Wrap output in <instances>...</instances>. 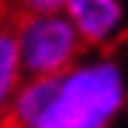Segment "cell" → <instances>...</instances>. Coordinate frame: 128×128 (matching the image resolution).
I'll list each match as a JSON object with an SVG mask.
<instances>
[{"mask_svg": "<svg viewBox=\"0 0 128 128\" xmlns=\"http://www.w3.org/2000/svg\"><path fill=\"white\" fill-rule=\"evenodd\" d=\"M122 15L119 0H70L64 9V18L76 30L79 43L92 49H107L119 40Z\"/></svg>", "mask_w": 128, "mask_h": 128, "instance_id": "3", "label": "cell"}, {"mask_svg": "<svg viewBox=\"0 0 128 128\" xmlns=\"http://www.w3.org/2000/svg\"><path fill=\"white\" fill-rule=\"evenodd\" d=\"M128 104V40L79 58L55 76L52 104L37 128H107Z\"/></svg>", "mask_w": 128, "mask_h": 128, "instance_id": "1", "label": "cell"}, {"mask_svg": "<svg viewBox=\"0 0 128 128\" xmlns=\"http://www.w3.org/2000/svg\"><path fill=\"white\" fill-rule=\"evenodd\" d=\"M70 0H22L24 15H64Z\"/></svg>", "mask_w": 128, "mask_h": 128, "instance_id": "6", "label": "cell"}, {"mask_svg": "<svg viewBox=\"0 0 128 128\" xmlns=\"http://www.w3.org/2000/svg\"><path fill=\"white\" fill-rule=\"evenodd\" d=\"M12 34L24 76L52 79L82 58V43L64 15H24Z\"/></svg>", "mask_w": 128, "mask_h": 128, "instance_id": "2", "label": "cell"}, {"mask_svg": "<svg viewBox=\"0 0 128 128\" xmlns=\"http://www.w3.org/2000/svg\"><path fill=\"white\" fill-rule=\"evenodd\" d=\"M0 128H15V125H9V122H6V125H0Z\"/></svg>", "mask_w": 128, "mask_h": 128, "instance_id": "7", "label": "cell"}, {"mask_svg": "<svg viewBox=\"0 0 128 128\" xmlns=\"http://www.w3.org/2000/svg\"><path fill=\"white\" fill-rule=\"evenodd\" d=\"M52 92H55V76L43 79V76H24V82L18 86L9 107V125L15 128H37L43 113L52 104Z\"/></svg>", "mask_w": 128, "mask_h": 128, "instance_id": "4", "label": "cell"}, {"mask_svg": "<svg viewBox=\"0 0 128 128\" xmlns=\"http://www.w3.org/2000/svg\"><path fill=\"white\" fill-rule=\"evenodd\" d=\"M24 82V70L18 61V46H15V34L9 24H0V125H6L9 107L18 86Z\"/></svg>", "mask_w": 128, "mask_h": 128, "instance_id": "5", "label": "cell"}]
</instances>
